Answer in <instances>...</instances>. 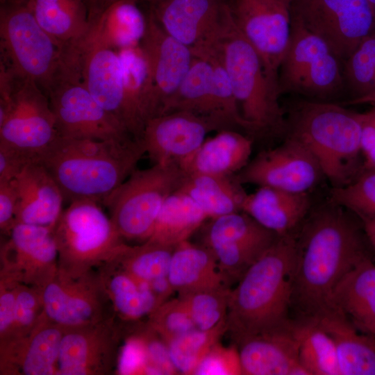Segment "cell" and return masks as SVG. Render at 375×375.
<instances>
[{
	"instance_id": "1f68e13d",
	"label": "cell",
	"mask_w": 375,
	"mask_h": 375,
	"mask_svg": "<svg viewBox=\"0 0 375 375\" xmlns=\"http://www.w3.org/2000/svg\"><path fill=\"white\" fill-rule=\"evenodd\" d=\"M208 219L188 195L178 190L165 201L147 240L175 247L188 240Z\"/></svg>"
},
{
	"instance_id": "3957f363",
	"label": "cell",
	"mask_w": 375,
	"mask_h": 375,
	"mask_svg": "<svg viewBox=\"0 0 375 375\" xmlns=\"http://www.w3.org/2000/svg\"><path fill=\"white\" fill-rule=\"evenodd\" d=\"M297 256L294 233L278 236L231 290L226 324L234 342L291 322Z\"/></svg>"
},
{
	"instance_id": "484cf974",
	"label": "cell",
	"mask_w": 375,
	"mask_h": 375,
	"mask_svg": "<svg viewBox=\"0 0 375 375\" xmlns=\"http://www.w3.org/2000/svg\"><path fill=\"white\" fill-rule=\"evenodd\" d=\"M331 305L360 331L375 336V264L371 257L340 280L333 291Z\"/></svg>"
},
{
	"instance_id": "ac0fdd59",
	"label": "cell",
	"mask_w": 375,
	"mask_h": 375,
	"mask_svg": "<svg viewBox=\"0 0 375 375\" xmlns=\"http://www.w3.org/2000/svg\"><path fill=\"white\" fill-rule=\"evenodd\" d=\"M226 9V0H166L147 6L169 35L191 49L217 38Z\"/></svg>"
},
{
	"instance_id": "b9f144b4",
	"label": "cell",
	"mask_w": 375,
	"mask_h": 375,
	"mask_svg": "<svg viewBox=\"0 0 375 375\" xmlns=\"http://www.w3.org/2000/svg\"><path fill=\"white\" fill-rule=\"evenodd\" d=\"M343 71L349 100L375 90V34L363 40L344 61Z\"/></svg>"
},
{
	"instance_id": "ab89813d",
	"label": "cell",
	"mask_w": 375,
	"mask_h": 375,
	"mask_svg": "<svg viewBox=\"0 0 375 375\" xmlns=\"http://www.w3.org/2000/svg\"><path fill=\"white\" fill-rule=\"evenodd\" d=\"M63 334L53 326L42 327L28 341L21 357L22 372L25 375L57 373V362Z\"/></svg>"
},
{
	"instance_id": "836d02e7",
	"label": "cell",
	"mask_w": 375,
	"mask_h": 375,
	"mask_svg": "<svg viewBox=\"0 0 375 375\" xmlns=\"http://www.w3.org/2000/svg\"><path fill=\"white\" fill-rule=\"evenodd\" d=\"M299 360L308 375H340L333 338L314 317L294 321Z\"/></svg>"
},
{
	"instance_id": "cb8c5ba5",
	"label": "cell",
	"mask_w": 375,
	"mask_h": 375,
	"mask_svg": "<svg viewBox=\"0 0 375 375\" xmlns=\"http://www.w3.org/2000/svg\"><path fill=\"white\" fill-rule=\"evenodd\" d=\"M58 274L44 285L42 303L44 312L58 325L78 327L95 322L97 290L82 281Z\"/></svg>"
},
{
	"instance_id": "d6a6232c",
	"label": "cell",
	"mask_w": 375,
	"mask_h": 375,
	"mask_svg": "<svg viewBox=\"0 0 375 375\" xmlns=\"http://www.w3.org/2000/svg\"><path fill=\"white\" fill-rule=\"evenodd\" d=\"M175 111H188L224 118L217 111L212 67L206 58L194 56L188 72L175 92L165 101L159 115Z\"/></svg>"
},
{
	"instance_id": "4dcf8cb0",
	"label": "cell",
	"mask_w": 375,
	"mask_h": 375,
	"mask_svg": "<svg viewBox=\"0 0 375 375\" xmlns=\"http://www.w3.org/2000/svg\"><path fill=\"white\" fill-rule=\"evenodd\" d=\"M178 190L188 195L208 219L242 211L247 195L234 175L187 174Z\"/></svg>"
},
{
	"instance_id": "9a60e30c",
	"label": "cell",
	"mask_w": 375,
	"mask_h": 375,
	"mask_svg": "<svg viewBox=\"0 0 375 375\" xmlns=\"http://www.w3.org/2000/svg\"><path fill=\"white\" fill-rule=\"evenodd\" d=\"M234 129L222 117L175 111L149 119L140 140L153 165L178 163L192 155L213 131Z\"/></svg>"
},
{
	"instance_id": "7bdbcfd3",
	"label": "cell",
	"mask_w": 375,
	"mask_h": 375,
	"mask_svg": "<svg viewBox=\"0 0 375 375\" xmlns=\"http://www.w3.org/2000/svg\"><path fill=\"white\" fill-rule=\"evenodd\" d=\"M231 287L194 292L179 297L185 302L195 327L210 330L226 321Z\"/></svg>"
},
{
	"instance_id": "d4e9b609",
	"label": "cell",
	"mask_w": 375,
	"mask_h": 375,
	"mask_svg": "<svg viewBox=\"0 0 375 375\" xmlns=\"http://www.w3.org/2000/svg\"><path fill=\"white\" fill-rule=\"evenodd\" d=\"M310 198L306 193H294L268 187H259L247 194L242 211L278 236L294 233L309 212Z\"/></svg>"
},
{
	"instance_id": "603a6c76",
	"label": "cell",
	"mask_w": 375,
	"mask_h": 375,
	"mask_svg": "<svg viewBox=\"0 0 375 375\" xmlns=\"http://www.w3.org/2000/svg\"><path fill=\"white\" fill-rule=\"evenodd\" d=\"M253 139L234 129H224L178 163L186 174L233 176L250 160Z\"/></svg>"
},
{
	"instance_id": "91938a15",
	"label": "cell",
	"mask_w": 375,
	"mask_h": 375,
	"mask_svg": "<svg viewBox=\"0 0 375 375\" xmlns=\"http://www.w3.org/2000/svg\"><path fill=\"white\" fill-rule=\"evenodd\" d=\"M140 2L142 3L143 2L144 3L147 4V6H149L158 3L166 1V0H140Z\"/></svg>"
},
{
	"instance_id": "277c9868",
	"label": "cell",
	"mask_w": 375,
	"mask_h": 375,
	"mask_svg": "<svg viewBox=\"0 0 375 375\" xmlns=\"http://www.w3.org/2000/svg\"><path fill=\"white\" fill-rule=\"evenodd\" d=\"M213 47L230 78L247 134L263 138L284 135L285 112L279 102L278 77L270 74L253 47L235 26L227 6Z\"/></svg>"
},
{
	"instance_id": "4fadbf2b",
	"label": "cell",
	"mask_w": 375,
	"mask_h": 375,
	"mask_svg": "<svg viewBox=\"0 0 375 375\" xmlns=\"http://www.w3.org/2000/svg\"><path fill=\"white\" fill-rule=\"evenodd\" d=\"M278 237L244 211L210 219L203 245L230 283L238 281Z\"/></svg>"
},
{
	"instance_id": "e0dca14e",
	"label": "cell",
	"mask_w": 375,
	"mask_h": 375,
	"mask_svg": "<svg viewBox=\"0 0 375 375\" xmlns=\"http://www.w3.org/2000/svg\"><path fill=\"white\" fill-rule=\"evenodd\" d=\"M66 50L92 97L124 125L122 67L118 51L101 44L88 33L67 45Z\"/></svg>"
},
{
	"instance_id": "94428289",
	"label": "cell",
	"mask_w": 375,
	"mask_h": 375,
	"mask_svg": "<svg viewBox=\"0 0 375 375\" xmlns=\"http://www.w3.org/2000/svg\"><path fill=\"white\" fill-rule=\"evenodd\" d=\"M1 3H5L7 1H18V2H22L23 0H1Z\"/></svg>"
},
{
	"instance_id": "60d3db41",
	"label": "cell",
	"mask_w": 375,
	"mask_h": 375,
	"mask_svg": "<svg viewBox=\"0 0 375 375\" xmlns=\"http://www.w3.org/2000/svg\"><path fill=\"white\" fill-rule=\"evenodd\" d=\"M194 56L206 58L210 63L212 71L213 93L217 111L235 128L247 133L243 120L228 72L215 49L211 45L192 49Z\"/></svg>"
},
{
	"instance_id": "6da1fadb",
	"label": "cell",
	"mask_w": 375,
	"mask_h": 375,
	"mask_svg": "<svg viewBox=\"0 0 375 375\" xmlns=\"http://www.w3.org/2000/svg\"><path fill=\"white\" fill-rule=\"evenodd\" d=\"M292 306L301 317L333 310L331 297L340 280L370 257L355 222L330 202L306 220L299 238Z\"/></svg>"
},
{
	"instance_id": "f5cc1de1",
	"label": "cell",
	"mask_w": 375,
	"mask_h": 375,
	"mask_svg": "<svg viewBox=\"0 0 375 375\" xmlns=\"http://www.w3.org/2000/svg\"><path fill=\"white\" fill-rule=\"evenodd\" d=\"M38 301L36 294L29 289H17L13 326L30 327L36 317Z\"/></svg>"
},
{
	"instance_id": "11a10c76",
	"label": "cell",
	"mask_w": 375,
	"mask_h": 375,
	"mask_svg": "<svg viewBox=\"0 0 375 375\" xmlns=\"http://www.w3.org/2000/svg\"><path fill=\"white\" fill-rule=\"evenodd\" d=\"M148 283L158 301L159 306L169 300L172 294L176 292L167 276L154 278Z\"/></svg>"
},
{
	"instance_id": "30bf717a",
	"label": "cell",
	"mask_w": 375,
	"mask_h": 375,
	"mask_svg": "<svg viewBox=\"0 0 375 375\" xmlns=\"http://www.w3.org/2000/svg\"><path fill=\"white\" fill-rule=\"evenodd\" d=\"M47 95L60 137L98 140L133 138L124 126L92 97L65 51Z\"/></svg>"
},
{
	"instance_id": "f35d334b",
	"label": "cell",
	"mask_w": 375,
	"mask_h": 375,
	"mask_svg": "<svg viewBox=\"0 0 375 375\" xmlns=\"http://www.w3.org/2000/svg\"><path fill=\"white\" fill-rule=\"evenodd\" d=\"M174 247L147 240L131 247L116 260L123 269L138 279L150 281L167 276Z\"/></svg>"
},
{
	"instance_id": "2e32d148",
	"label": "cell",
	"mask_w": 375,
	"mask_h": 375,
	"mask_svg": "<svg viewBox=\"0 0 375 375\" xmlns=\"http://www.w3.org/2000/svg\"><path fill=\"white\" fill-rule=\"evenodd\" d=\"M233 20L261 57L267 70L278 77L291 31L292 0H226Z\"/></svg>"
},
{
	"instance_id": "52a82bcc",
	"label": "cell",
	"mask_w": 375,
	"mask_h": 375,
	"mask_svg": "<svg viewBox=\"0 0 375 375\" xmlns=\"http://www.w3.org/2000/svg\"><path fill=\"white\" fill-rule=\"evenodd\" d=\"M3 4L1 62L15 76L35 82L47 94L61 65L64 47L43 30L24 3Z\"/></svg>"
},
{
	"instance_id": "7c38bea8",
	"label": "cell",
	"mask_w": 375,
	"mask_h": 375,
	"mask_svg": "<svg viewBox=\"0 0 375 375\" xmlns=\"http://www.w3.org/2000/svg\"><path fill=\"white\" fill-rule=\"evenodd\" d=\"M291 17L343 62L375 34V8L369 0H292Z\"/></svg>"
},
{
	"instance_id": "9f6ffc18",
	"label": "cell",
	"mask_w": 375,
	"mask_h": 375,
	"mask_svg": "<svg viewBox=\"0 0 375 375\" xmlns=\"http://www.w3.org/2000/svg\"><path fill=\"white\" fill-rule=\"evenodd\" d=\"M116 1L117 0H85L90 24L97 19L110 5Z\"/></svg>"
},
{
	"instance_id": "d590c367",
	"label": "cell",
	"mask_w": 375,
	"mask_h": 375,
	"mask_svg": "<svg viewBox=\"0 0 375 375\" xmlns=\"http://www.w3.org/2000/svg\"><path fill=\"white\" fill-rule=\"evenodd\" d=\"M99 329V328H98ZM64 333L57 362V374L85 375L96 371L106 340L100 330Z\"/></svg>"
},
{
	"instance_id": "6125c7cd",
	"label": "cell",
	"mask_w": 375,
	"mask_h": 375,
	"mask_svg": "<svg viewBox=\"0 0 375 375\" xmlns=\"http://www.w3.org/2000/svg\"><path fill=\"white\" fill-rule=\"evenodd\" d=\"M375 8V0H369Z\"/></svg>"
},
{
	"instance_id": "5b68a950",
	"label": "cell",
	"mask_w": 375,
	"mask_h": 375,
	"mask_svg": "<svg viewBox=\"0 0 375 375\" xmlns=\"http://www.w3.org/2000/svg\"><path fill=\"white\" fill-rule=\"evenodd\" d=\"M285 135L309 149L333 187L356 178L362 152L358 112L331 101L301 99L289 112Z\"/></svg>"
},
{
	"instance_id": "74e56055",
	"label": "cell",
	"mask_w": 375,
	"mask_h": 375,
	"mask_svg": "<svg viewBox=\"0 0 375 375\" xmlns=\"http://www.w3.org/2000/svg\"><path fill=\"white\" fill-rule=\"evenodd\" d=\"M226 332V321L210 330L192 329L168 342L169 356L178 374L194 375L203 358Z\"/></svg>"
},
{
	"instance_id": "681fc988",
	"label": "cell",
	"mask_w": 375,
	"mask_h": 375,
	"mask_svg": "<svg viewBox=\"0 0 375 375\" xmlns=\"http://www.w3.org/2000/svg\"><path fill=\"white\" fill-rule=\"evenodd\" d=\"M17 194L14 180L0 181V227L10 233L16 224Z\"/></svg>"
},
{
	"instance_id": "6f0895ef",
	"label": "cell",
	"mask_w": 375,
	"mask_h": 375,
	"mask_svg": "<svg viewBox=\"0 0 375 375\" xmlns=\"http://www.w3.org/2000/svg\"><path fill=\"white\" fill-rule=\"evenodd\" d=\"M363 224L366 237L375 250V218L363 221Z\"/></svg>"
},
{
	"instance_id": "ba28073f",
	"label": "cell",
	"mask_w": 375,
	"mask_h": 375,
	"mask_svg": "<svg viewBox=\"0 0 375 375\" xmlns=\"http://www.w3.org/2000/svg\"><path fill=\"white\" fill-rule=\"evenodd\" d=\"M186 176L176 163L135 169L102 203L121 237L146 242L165 201Z\"/></svg>"
},
{
	"instance_id": "c3c4849f",
	"label": "cell",
	"mask_w": 375,
	"mask_h": 375,
	"mask_svg": "<svg viewBox=\"0 0 375 375\" xmlns=\"http://www.w3.org/2000/svg\"><path fill=\"white\" fill-rule=\"evenodd\" d=\"M148 358L140 333L128 338L121 351L118 371L121 374H146Z\"/></svg>"
},
{
	"instance_id": "4316f807",
	"label": "cell",
	"mask_w": 375,
	"mask_h": 375,
	"mask_svg": "<svg viewBox=\"0 0 375 375\" xmlns=\"http://www.w3.org/2000/svg\"><path fill=\"white\" fill-rule=\"evenodd\" d=\"M167 276L178 297L231 284L212 251L189 240L174 247Z\"/></svg>"
},
{
	"instance_id": "9c48e42d",
	"label": "cell",
	"mask_w": 375,
	"mask_h": 375,
	"mask_svg": "<svg viewBox=\"0 0 375 375\" xmlns=\"http://www.w3.org/2000/svg\"><path fill=\"white\" fill-rule=\"evenodd\" d=\"M343 62L323 40L291 17L289 44L278 69L281 94L331 101L346 91Z\"/></svg>"
},
{
	"instance_id": "7402d4cb",
	"label": "cell",
	"mask_w": 375,
	"mask_h": 375,
	"mask_svg": "<svg viewBox=\"0 0 375 375\" xmlns=\"http://www.w3.org/2000/svg\"><path fill=\"white\" fill-rule=\"evenodd\" d=\"M122 67V122L140 139L146 122L154 117V88L146 57L139 46L118 50Z\"/></svg>"
},
{
	"instance_id": "f546056e",
	"label": "cell",
	"mask_w": 375,
	"mask_h": 375,
	"mask_svg": "<svg viewBox=\"0 0 375 375\" xmlns=\"http://www.w3.org/2000/svg\"><path fill=\"white\" fill-rule=\"evenodd\" d=\"M39 25L65 47L82 38L90 28L85 0H23Z\"/></svg>"
},
{
	"instance_id": "8fae6325",
	"label": "cell",
	"mask_w": 375,
	"mask_h": 375,
	"mask_svg": "<svg viewBox=\"0 0 375 375\" xmlns=\"http://www.w3.org/2000/svg\"><path fill=\"white\" fill-rule=\"evenodd\" d=\"M53 235L60 260L68 265L113 261L129 247L101 203L92 200L70 202L57 221Z\"/></svg>"
},
{
	"instance_id": "816d5d0a",
	"label": "cell",
	"mask_w": 375,
	"mask_h": 375,
	"mask_svg": "<svg viewBox=\"0 0 375 375\" xmlns=\"http://www.w3.org/2000/svg\"><path fill=\"white\" fill-rule=\"evenodd\" d=\"M34 160L19 151L0 144V181L14 180Z\"/></svg>"
},
{
	"instance_id": "f1b7e54d",
	"label": "cell",
	"mask_w": 375,
	"mask_h": 375,
	"mask_svg": "<svg viewBox=\"0 0 375 375\" xmlns=\"http://www.w3.org/2000/svg\"><path fill=\"white\" fill-rule=\"evenodd\" d=\"M140 0H117L90 23L88 34L117 51L139 46L147 28V15Z\"/></svg>"
},
{
	"instance_id": "680465c9",
	"label": "cell",
	"mask_w": 375,
	"mask_h": 375,
	"mask_svg": "<svg viewBox=\"0 0 375 375\" xmlns=\"http://www.w3.org/2000/svg\"><path fill=\"white\" fill-rule=\"evenodd\" d=\"M346 104H351V105H361V104H369L371 106L375 105V90L372 92V93L364 96L362 97L356 99H351V100H347L345 101Z\"/></svg>"
},
{
	"instance_id": "7dc6e473",
	"label": "cell",
	"mask_w": 375,
	"mask_h": 375,
	"mask_svg": "<svg viewBox=\"0 0 375 375\" xmlns=\"http://www.w3.org/2000/svg\"><path fill=\"white\" fill-rule=\"evenodd\" d=\"M140 335L144 341L148 358L146 374H177L163 339L149 324Z\"/></svg>"
},
{
	"instance_id": "8d00e7d4",
	"label": "cell",
	"mask_w": 375,
	"mask_h": 375,
	"mask_svg": "<svg viewBox=\"0 0 375 375\" xmlns=\"http://www.w3.org/2000/svg\"><path fill=\"white\" fill-rule=\"evenodd\" d=\"M108 290L115 309L127 319L149 315L159 306L149 283L136 278L124 269L110 276Z\"/></svg>"
},
{
	"instance_id": "7a4b0ae2",
	"label": "cell",
	"mask_w": 375,
	"mask_h": 375,
	"mask_svg": "<svg viewBox=\"0 0 375 375\" xmlns=\"http://www.w3.org/2000/svg\"><path fill=\"white\" fill-rule=\"evenodd\" d=\"M146 153L140 139L98 140L58 136L40 157L69 202L101 204L137 169Z\"/></svg>"
},
{
	"instance_id": "bcb514c9",
	"label": "cell",
	"mask_w": 375,
	"mask_h": 375,
	"mask_svg": "<svg viewBox=\"0 0 375 375\" xmlns=\"http://www.w3.org/2000/svg\"><path fill=\"white\" fill-rule=\"evenodd\" d=\"M239 351L235 344L226 347L217 342L203 358L194 375H242Z\"/></svg>"
},
{
	"instance_id": "db71d44e",
	"label": "cell",
	"mask_w": 375,
	"mask_h": 375,
	"mask_svg": "<svg viewBox=\"0 0 375 375\" xmlns=\"http://www.w3.org/2000/svg\"><path fill=\"white\" fill-rule=\"evenodd\" d=\"M17 289H1L0 297V333L5 335L13 327Z\"/></svg>"
},
{
	"instance_id": "e575fe53",
	"label": "cell",
	"mask_w": 375,
	"mask_h": 375,
	"mask_svg": "<svg viewBox=\"0 0 375 375\" xmlns=\"http://www.w3.org/2000/svg\"><path fill=\"white\" fill-rule=\"evenodd\" d=\"M10 235L3 248L4 257L25 265H52L56 261L58 251L53 228L16 223Z\"/></svg>"
},
{
	"instance_id": "f6af8a7d",
	"label": "cell",
	"mask_w": 375,
	"mask_h": 375,
	"mask_svg": "<svg viewBox=\"0 0 375 375\" xmlns=\"http://www.w3.org/2000/svg\"><path fill=\"white\" fill-rule=\"evenodd\" d=\"M149 316L148 324L166 343L197 328L185 302L179 297L166 301Z\"/></svg>"
},
{
	"instance_id": "d6986e66",
	"label": "cell",
	"mask_w": 375,
	"mask_h": 375,
	"mask_svg": "<svg viewBox=\"0 0 375 375\" xmlns=\"http://www.w3.org/2000/svg\"><path fill=\"white\" fill-rule=\"evenodd\" d=\"M147 22L141 47L148 62L154 88V117L175 92L188 72L192 49L169 35L147 10Z\"/></svg>"
},
{
	"instance_id": "44dd1931",
	"label": "cell",
	"mask_w": 375,
	"mask_h": 375,
	"mask_svg": "<svg viewBox=\"0 0 375 375\" xmlns=\"http://www.w3.org/2000/svg\"><path fill=\"white\" fill-rule=\"evenodd\" d=\"M14 181L17 194L16 223L54 228L65 199L44 165L40 160L28 163Z\"/></svg>"
},
{
	"instance_id": "ee69618b",
	"label": "cell",
	"mask_w": 375,
	"mask_h": 375,
	"mask_svg": "<svg viewBox=\"0 0 375 375\" xmlns=\"http://www.w3.org/2000/svg\"><path fill=\"white\" fill-rule=\"evenodd\" d=\"M330 202L357 215L362 222L374 219L375 169H367L344 185L333 187Z\"/></svg>"
},
{
	"instance_id": "8992f818",
	"label": "cell",
	"mask_w": 375,
	"mask_h": 375,
	"mask_svg": "<svg viewBox=\"0 0 375 375\" xmlns=\"http://www.w3.org/2000/svg\"><path fill=\"white\" fill-rule=\"evenodd\" d=\"M7 68V67H6ZM58 137L46 93L33 81L0 69V144L34 160Z\"/></svg>"
},
{
	"instance_id": "f907efd6",
	"label": "cell",
	"mask_w": 375,
	"mask_h": 375,
	"mask_svg": "<svg viewBox=\"0 0 375 375\" xmlns=\"http://www.w3.org/2000/svg\"><path fill=\"white\" fill-rule=\"evenodd\" d=\"M361 126V148L366 169H375V105L364 112H358Z\"/></svg>"
},
{
	"instance_id": "5bb4252c",
	"label": "cell",
	"mask_w": 375,
	"mask_h": 375,
	"mask_svg": "<svg viewBox=\"0 0 375 375\" xmlns=\"http://www.w3.org/2000/svg\"><path fill=\"white\" fill-rule=\"evenodd\" d=\"M322 176L321 167L309 149L286 135L283 144L258 153L234 177L242 185L306 193Z\"/></svg>"
},
{
	"instance_id": "83f0119b",
	"label": "cell",
	"mask_w": 375,
	"mask_h": 375,
	"mask_svg": "<svg viewBox=\"0 0 375 375\" xmlns=\"http://www.w3.org/2000/svg\"><path fill=\"white\" fill-rule=\"evenodd\" d=\"M314 318L334 341L340 375H375L374 335L360 333L338 310H331Z\"/></svg>"
},
{
	"instance_id": "ffe728a7",
	"label": "cell",
	"mask_w": 375,
	"mask_h": 375,
	"mask_svg": "<svg viewBox=\"0 0 375 375\" xmlns=\"http://www.w3.org/2000/svg\"><path fill=\"white\" fill-rule=\"evenodd\" d=\"M234 344L242 375H308L300 363L294 320L282 327L244 336Z\"/></svg>"
}]
</instances>
